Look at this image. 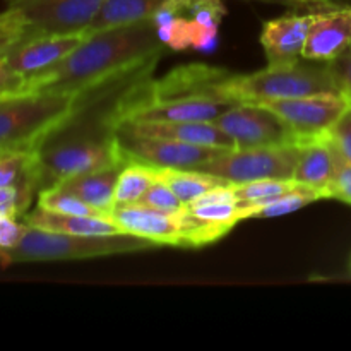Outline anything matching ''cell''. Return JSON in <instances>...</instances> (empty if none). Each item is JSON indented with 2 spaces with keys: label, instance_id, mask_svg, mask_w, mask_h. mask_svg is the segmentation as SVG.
I'll return each mask as SVG.
<instances>
[{
  "label": "cell",
  "instance_id": "cell-1",
  "mask_svg": "<svg viewBox=\"0 0 351 351\" xmlns=\"http://www.w3.org/2000/svg\"><path fill=\"white\" fill-rule=\"evenodd\" d=\"M167 50L153 21L96 31L84 34L79 47L60 64L27 82L26 91L79 95L147 62L160 60Z\"/></svg>",
  "mask_w": 351,
  "mask_h": 351
},
{
  "label": "cell",
  "instance_id": "cell-2",
  "mask_svg": "<svg viewBox=\"0 0 351 351\" xmlns=\"http://www.w3.org/2000/svg\"><path fill=\"white\" fill-rule=\"evenodd\" d=\"M232 72L204 64L180 65L165 77H147L130 98L123 120L215 122L239 101L232 98Z\"/></svg>",
  "mask_w": 351,
  "mask_h": 351
},
{
  "label": "cell",
  "instance_id": "cell-3",
  "mask_svg": "<svg viewBox=\"0 0 351 351\" xmlns=\"http://www.w3.org/2000/svg\"><path fill=\"white\" fill-rule=\"evenodd\" d=\"M156 243L130 233L117 235H67L27 225L16 247L0 252L3 266L17 263L75 261L154 249Z\"/></svg>",
  "mask_w": 351,
  "mask_h": 351
},
{
  "label": "cell",
  "instance_id": "cell-4",
  "mask_svg": "<svg viewBox=\"0 0 351 351\" xmlns=\"http://www.w3.org/2000/svg\"><path fill=\"white\" fill-rule=\"evenodd\" d=\"M305 58L288 65H267L254 74H233L228 82L232 98L239 103H271L324 91H338L329 62L305 64Z\"/></svg>",
  "mask_w": 351,
  "mask_h": 351
},
{
  "label": "cell",
  "instance_id": "cell-5",
  "mask_svg": "<svg viewBox=\"0 0 351 351\" xmlns=\"http://www.w3.org/2000/svg\"><path fill=\"white\" fill-rule=\"evenodd\" d=\"M77 95L24 91L0 96V149H33L34 144L71 113Z\"/></svg>",
  "mask_w": 351,
  "mask_h": 351
},
{
  "label": "cell",
  "instance_id": "cell-6",
  "mask_svg": "<svg viewBox=\"0 0 351 351\" xmlns=\"http://www.w3.org/2000/svg\"><path fill=\"white\" fill-rule=\"evenodd\" d=\"M300 151L302 144L233 149L219 154L197 170L221 177L232 184H245L263 178L291 180Z\"/></svg>",
  "mask_w": 351,
  "mask_h": 351
},
{
  "label": "cell",
  "instance_id": "cell-7",
  "mask_svg": "<svg viewBox=\"0 0 351 351\" xmlns=\"http://www.w3.org/2000/svg\"><path fill=\"white\" fill-rule=\"evenodd\" d=\"M106 0H10L26 21L23 38L86 34Z\"/></svg>",
  "mask_w": 351,
  "mask_h": 351
},
{
  "label": "cell",
  "instance_id": "cell-8",
  "mask_svg": "<svg viewBox=\"0 0 351 351\" xmlns=\"http://www.w3.org/2000/svg\"><path fill=\"white\" fill-rule=\"evenodd\" d=\"M235 143V149L300 144L278 113L261 103H237L215 120Z\"/></svg>",
  "mask_w": 351,
  "mask_h": 351
},
{
  "label": "cell",
  "instance_id": "cell-9",
  "mask_svg": "<svg viewBox=\"0 0 351 351\" xmlns=\"http://www.w3.org/2000/svg\"><path fill=\"white\" fill-rule=\"evenodd\" d=\"M348 101L350 99L343 93L324 91L300 96V98L264 103V105L278 113L297 136L298 143L304 144L307 141L326 136L345 112Z\"/></svg>",
  "mask_w": 351,
  "mask_h": 351
},
{
  "label": "cell",
  "instance_id": "cell-10",
  "mask_svg": "<svg viewBox=\"0 0 351 351\" xmlns=\"http://www.w3.org/2000/svg\"><path fill=\"white\" fill-rule=\"evenodd\" d=\"M129 161L151 165L156 168H182L191 170L209 163L219 154L233 149H219V147L197 146V144L182 143L173 139H161V137H146L127 132L120 129L117 132Z\"/></svg>",
  "mask_w": 351,
  "mask_h": 351
},
{
  "label": "cell",
  "instance_id": "cell-11",
  "mask_svg": "<svg viewBox=\"0 0 351 351\" xmlns=\"http://www.w3.org/2000/svg\"><path fill=\"white\" fill-rule=\"evenodd\" d=\"M84 34H48V36L23 38L14 43L5 55V64L27 82L60 64L79 47Z\"/></svg>",
  "mask_w": 351,
  "mask_h": 351
},
{
  "label": "cell",
  "instance_id": "cell-12",
  "mask_svg": "<svg viewBox=\"0 0 351 351\" xmlns=\"http://www.w3.org/2000/svg\"><path fill=\"white\" fill-rule=\"evenodd\" d=\"M317 12H290L264 23L261 45L266 53L267 65H288L304 58L308 29Z\"/></svg>",
  "mask_w": 351,
  "mask_h": 351
},
{
  "label": "cell",
  "instance_id": "cell-13",
  "mask_svg": "<svg viewBox=\"0 0 351 351\" xmlns=\"http://www.w3.org/2000/svg\"><path fill=\"white\" fill-rule=\"evenodd\" d=\"M110 218L119 225L122 233L143 237L156 245L184 247L178 211H161V209L136 202V204L117 206Z\"/></svg>",
  "mask_w": 351,
  "mask_h": 351
},
{
  "label": "cell",
  "instance_id": "cell-14",
  "mask_svg": "<svg viewBox=\"0 0 351 351\" xmlns=\"http://www.w3.org/2000/svg\"><path fill=\"white\" fill-rule=\"evenodd\" d=\"M120 129L146 137L182 141L197 146L235 149L232 137L216 122H189V120H123Z\"/></svg>",
  "mask_w": 351,
  "mask_h": 351
},
{
  "label": "cell",
  "instance_id": "cell-15",
  "mask_svg": "<svg viewBox=\"0 0 351 351\" xmlns=\"http://www.w3.org/2000/svg\"><path fill=\"white\" fill-rule=\"evenodd\" d=\"M351 45V3L319 10L308 29L304 58L331 62Z\"/></svg>",
  "mask_w": 351,
  "mask_h": 351
},
{
  "label": "cell",
  "instance_id": "cell-16",
  "mask_svg": "<svg viewBox=\"0 0 351 351\" xmlns=\"http://www.w3.org/2000/svg\"><path fill=\"white\" fill-rule=\"evenodd\" d=\"M336 147L328 136L307 141L302 144L300 158L295 168L293 180L302 185L315 189L322 197L328 199L329 185L335 177Z\"/></svg>",
  "mask_w": 351,
  "mask_h": 351
},
{
  "label": "cell",
  "instance_id": "cell-17",
  "mask_svg": "<svg viewBox=\"0 0 351 351\" xmlns=\"http://www.w3.org/2000/svg\"><path fill=\"white\" fill-rule=\"evenodd\" d=\"M24 223L34 228L67 235H117L122 233L110 216H74L47 211L38 206L34 211L24 215Z\"/></svg>",
  "mask_w": 351,
  "mask_h": 351
},
{
  "label": "cell",
  "instance_id": "cell-18",
  "mask_svg": "<svg viewBox=\"0 0 351 351\" xmlns=\"http://www.w3.org/2000/svg\"><path fill=\"white\" fill-rule=\"evenodd\" d=\"M122 167L106 168V170L91 171V173L75 175L57 184V187L71 192L75 197L84 201L91 208L98 209L105 216L112 215L115 209V187Z\"/></svg>",
  "mask_w": 351,
  "mask_h": 351
},
{
  "label": "cell",
  "instance_id": "cell-19",
  "mask_svg": "<svg viewBox=\"0 0 351 351\" xmlns=\"http://www.w3.org/2000/svg\"><path fill=\"white\" fill-rule=\"evenodd\" d=\"M167 3L168 0H106L93 23L89 24L86 34L110 29V27L153 21L154 14Z\"/></svg>",
  "mask_w": 351,
  "mask_h": 351
},
{
  "label": "cell",
  "instance_id": "cell-20",
  "mask_svg": "<svg viewBox=\"0 0 351 351\" xmlns=\"http://www.w3.org/2000/svg\"><path fill=\"white\" fill-rule=\"evenodd\" d=\"M158 178L163 180L177 194V197L180 199L184 206L192 204L195 199H199L206 192L213 191V189L233 185L232 182L225 180V178L206 173V171L197 170V168H191V170L158 168Z\"/></svg>",
  "mask_w": 351,
  "mask_h": 351
},
{
  "label": "cell",
  "instance_id": "cell-21",
  "mask_svg": "<svg viewBox=\"0 0 351 351\" xmlns=\"http://www.w3.org/2000/svg\"><path fill=\"white\" fill-rule=\"evenodd\" d=\"M158 180V168L151 165L129 161L122 167L115 187V208L117 206L136 204L141 201L147 189Z\"/></svg>",
  "mask_w": 351,
  "mask_h": 351
},
{
  "label": "cell",
  "instance_id": "cell-22",
  "mask_svg": "<svg viewBox=\"0 0 351 351\" xmlns=\"http://www.w3.org/2000/svg\"><path fill=\"white\" fill-rule=\"evenodd\" d=\"M321 199H324L321 192H317L315 189L307 187V185L298 184L297 187L291 189L290 192L273 199V201L267 202V204H254L252 218H276V216L290 215V213L298 211V209H302L304 206L315 201H321Z\"/></svg>",
  "mask_w": 351,
  "mask_h": 351
},
{
  "label": "cell",
  "instance_id": "cell-23",
  "mask_svg": "<svg viewBox=\"0 0 351 351\" xmlns=\"http://www.w3.org/2000/svg\"><path fill=\"white\" fill-rule=\"evenodd\" d=\"M298 182L291 180H280V178H263V180L245 182V184L233 185V192L239 197V201L249 202V204L264 206L271 202L273 199L287 194L291 189H295Z\"/></svg>",
  "mask_w": 351,
  "mask_h": 351
},
{
  "label": "cell",
  "instance_id": "cell-24",
  "mask_svg": "<svg viewBox=\"0 0 351 351\" xmlns=\"http://www.w3.org/2000/svg\"><path fill=\"white\" fill-rule=\"evenodd\" d=\"M38 206L47 211L60 213V215H74V216H105L103 213H99L98 209L91 208L89 204H86L84 201H81L79 197H75L71 192H65L60 187H50L45 189V191L38 192Z\"/></svg>",
  "mask_w": 351,
  "mask_h": 351
},
{
  "label": "cell",
  "instance_id": "cell-25",
  "mask_svg": "<svg viewBox=\"0 0 351 351\" xmlns=\"http://www.w3.org/2000/svg\"><path fill=\"white\" fill-rule=\"evenodd\" d=\"M156 31L168 50H187L194 43L195 23L187 16H177L156 26Z\"/></svg>",
  "mask_w": 351,
  "mask_h": 351
},
{
  "label": "cell",
  "instance_id": "cell-26",
  "mask_svg": "<svg viewBox=\"0 0 351 351\" xmlns=\"http://www.w3.org/2000/svg\"><path fill=\"white\" fill-rule=\"evenodd\" d=\"M185 16L209 29H219L226 7L221 0H192Z\"/></svg>",
  "mask_w": 351,
  "mask_h": 351
},
{
  "label": "cell",
  "instance_id": "cell-27",
  "mask_svg": "<svg viewBox=\"0 0 351 351\" xmlns=\"http://www.w3.org/2000/svg\"><path fill=\"white\" fill-rule=\"evenodd\" d=\"M139 204L151 206V208H156L168 213H177L185 208L180 199L177 197V194L163 180H160V178L147 189L146 194L141 197Z\"/></svg>",
  "mask_w": 351,
  "mask_h": 351
},
{
  "label": "cell",
  "instance_id": "cell-28",
  "mask_svg": "<svg viewBox=\"0 0 351 351\" xmlns=\"http://www.w3.org/2000/svg\"><path fill=\"white\" fill-rule=\"evenodd\" d=\"M328 199H338L351 206V161L341 156L338 149H336L335 177L329 185Z\"/></svg>",
  "mask_w": 351,
  "mask_h": 351
},
{
  "label": "cell",
  "instance_id": "cell-29",
  "mask_svg": "<svg viewBox=\"0 0 351 351\" xmlns=\"http://www.w3.org/2000/svg\"><path fill=\"white\" fill-rule=\"evenodd\" d=\"M33 199L17 187H0V216L24 218Z\"/></svg>",
  "mask_w": 351,
  "mask_h": 351
},
{
  "label": "cell",
  "instance_id": "cell-30",
  "mask_svg": "<svg viewBox=\"0 0 351 351\" xmlns=\"http://www.w3.org/2000/svg\"><path fill=\"white\" fill-rule=\"evenodd\" d=\"M326 136L331 141L332 146L341 153V156L351 161V101H348L345 112L341 113V117L336 120L335 125L329 129Z\"/></svg>",
  "mask_w": 351,
  "mask_h": 351
},
{
  "label": "cell",
  "instance_id": "cell-31",
  "mask_svg": "<svg viewBox=\"0 0 351 351\" xmlns=\"http://www.w3.org/2000/svg\"><path fill=\"white\" fill-rule=\"evenodd\" d=\"M329 69L338 86V91L343 93L351 101V45L343 53L329 62Z\"/></svg>",
  "mask_w": 351,
  "mask_h": 351
},
{
  "label": "cell",
  "instance_id": "cell-32",
  "mask_svg": "<svg viewBox=\"0 0 351 351\" xmlns=\"http://www.w3.org/2000/svg\"><path fill=\"white\" fill-rule=\"evenodd\" d=\"M257 2L280 3V5L291 7V9H305L308 12H317V10H328L339 5H346V3H351V0H257Z\"/></svg>",
  "mask_w": 351,
  "mask_h": 351
},
{
  "label": "cell",
  "instance_id": "cell-33",
  "mask_svg": "<svg viewBox=\"0 0 351 351\" xmlns=\"http://www.w3.org/2000/svg\"><path fill=\"white\" fill-rule=\"evenodd\" d=\"M26 91V79L12 71L5 60H0V95H17Z\"/></svg>",
  "mask_w": 351,
  "mask_h": 351
},
{
  "label": "cell",
  "instance_id": "cell-34",
  "mask_svg": "<svg viewBox=\"0 0 351 351\" xmlns=\"http://www.w3.org/2000/svg\"><path fill=\"white\" fill-rule=\"evenodd\" d=\"M26 27V21L21 16L19 10L7 9L5 12H0V36H16L23 34Z\"/></svg>",
  "mask_w": 351,
  "mask_h": 351
},
{
  "label": "cell",
  "instance_id": "cell-35",
  "mask_svg": "<svg viewBox=\"0 0 351 351\" xmlns=\"http://www.w3.org/2000/svg\"><path fill=\"white\" fill-rule=\"evenodd\" d=\"M19 38L21 34H16V36H0V60L5 58V55L9 53V50L14 47V43H16Z\"/></svg>",
  "mask_w": 351,
  "mask_h": 351
},
{
  "label": "cell",
  "instance_id": "cell-36",
  "mask_svg": "<svg viewBox=\"0 0 351 351\" xmlns=\"http://www.w3.org/2000/svg\"><path fill=\"white\" fill-rule=\"evenodd\" d=\"M348 276L351 278V257H350V263H348Z\"/></svg>",
  "mask_w": 351,
  "mask_h": 351
},
{
  "label": "cell",
  "instance_id": "cell-37",
  "mask_svg": "<svg viewBox=\"0 0 351 351\" xmlns=\"http://www.w3.org/2000/svg\"><path fill=\"white\" fill-rule=\"evenodd\" d=\"M2 153H3V151H2V149H0V154H2Z\"/></svg>",
  "mask_w": 351,
  "mask_h": 351
},
{
  "label": "cell",
  "instance_id": "cell-38",
  "mask_svg": "<svg viewBox=\"0 0 351 351\" xmlns=\"http://www.w3.org/2000/svg\"><path fill=\"white\" fill-rule=\"evenodd\" d=\"M0 96H2V95H0ZM3 96H5V95H3Z\"/></svg>",
  "mask_w": 351,
  "mask_h": 351
}]
</instances>
